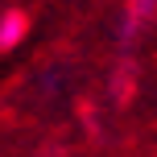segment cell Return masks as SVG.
<instances>
[{"label":"cell","mask_w":157,"mask_h":157,"mask_svg":"<svg viewBox=\"0 0 157 157\" xmlns=\"http://www.w3.org/2000/svg\"><path fill=\"white\" fill-rule=\"evenodd\" d=\"M17 33H21V17H4V21H0V46L17 41Z\"/></svg>","instance_id":"obj_1"}]
</instances>
